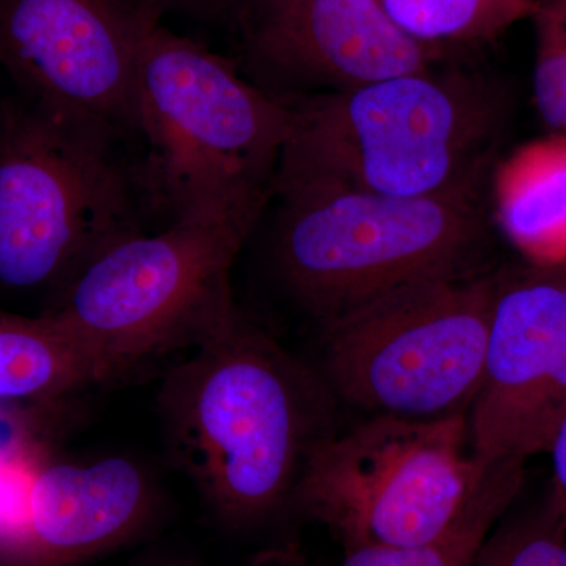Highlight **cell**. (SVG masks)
Instances as JSON below:
<instances>
[{
  "mask_svg": "<svg viewBox=\"0 0 566 566\" xmlns=\"http://www.w3.org/2000/svg\"><path fill=\"white\" fill-rule=\"evenodd\" d=\"M327 390L238 311L166 375L158 403L178 464L241 526L293 495L308 453L333 434Z\"/></svg>",
  "mask_w": 566,
  "mask_h": 566,
  "instance_id": "obj_1",
  "label": "cell"
},
{
  "mask_svg": "<svg viewBox=\"0 0 566 566\" xmlns=\"http://www.w3.org/2000/svg\"><path fill=\"white\" fill-rule=\"evenodd\" d=\"M292 128L274 193L300 188L424 197L482 185L504 126L485 77L431 69L285 98Z\"/></svg>",
  "mask_w": 566,
  "mask_h": 566,
  "instance_id": "obj_2",
  "label": "cell"
},
{
  "mask_svg": "<svg viewBox=\"0 0 566 566\" xmlns=\"http://www.w3.org/2000/svg\"><path fill=\"white\" fill-rule=\"evenodd\" d=\"M134 114L153 214L259 222L292 128L285 98L158 22L142 44Z\"/></svg>",
  "mask_w": 566,
  "mask_h": 566,
  "instance_id": "obj_3",
  "label": "cell"
},
{
  "mask_svg": "<svg viewBox=\"0 0 566 566\" xmlns=\"http://www.w3.org/2000/svg\"><path fill=\"white\" fill-rule=\"evenodd\" d=\"M126 134L21 96L0 103V285L61 296L153 214Z\"/></svg>",
  "mask_w": 566,
  "mask_h": 566,
  "instance_id": "obj_4",
  "label": "cell"
},
{
  "mask_svg": "<svg viewBox=\"0 0 566 566\" xmlns=\"http://www.w3.org/2000/svg\"><path fill=\"white\" fill-rule=\"evenodd\" d=\"M523 474L524 461L488 464L472 452L468 416H370L311 450L293 497L345 551L419 546L509 509Z\"/></svg>",
  "mask_w": 566,
  "mask_h": 566,
  "instance_id": "obj_5",
  "label": "cell"
},
{
  "mask_svg": "<svg viewBox=\"0 0 566 566\" xmlns=\"http://www.w3.org/2000/svg\"><path fill=\"white\" fill-rule=\"evenodd\" d=\"M483 188L424 197L326 188L275 193V268L322 322L405 283L475 273L486 238Z\"/></svg>",
  "mask_w": 566,
  "mask_h": 566,
  "instance_id": "obj_6",
  "label": "cell"
},
{
  "mask_svg": "<svg viewBox=\"0 0 566 566\" xmlns=\"http://www.w3.org/2000/svg\"><path fill=\"white\" fill-rule=\"evenodd\" d=\"M255 226L178 221L125 238L92 260L46 315L92 357L103 381L197 348L238 314L230 271Z\"/></svg>",
  "mask_w": 566,
  "mask_h": 566,
  "instance_id": "obj_7",
  "label": "cell"
},
{
  "mask_svg": "<svg viewBox=\"0 0 566 566\" xmlns=\"http://www.w3.org/2000/svg\"><path fill=\"white\" fill-rule=\"evenodd\" d=\"M495 273L405 283L324 319L329 392L370 416H468L482 386Z\"/></svg>",
  "mask_w": 566,
  "mask_h": 566,
  "instance_id": "obj_8",
  "label": "cell"
},
{
  "mask_svg": "<svg viewBox=\"0 0 566 566\" xmlns=\"http://www.w3.org/2000/svg\"><path fill=\"white\" fill-rule=\"evenodd\" d=\"M158 22L134 0H0V69L24 98L128 136L142 44Z\"/></svg>",
  "mask_w": 566,
  "mask_h": 566,
  "instance_id": "obj_9",
  "label": "cell"
},
{
  "mask_svg": "<svg viewBox=\"0 0 566 566\" xmlns=\"http://www.w3.org/2000/svg\"><path fill=\"white\" fill-rule=\"evenodd\" d=\"M566 411V264L495 271L471 449L488 464L545 453Z\"/></svg>",
  "mask_w": 566,
  "mask_h": 566,
  "instance_id": "obj_10",
  "label": "cell"
},
{
  "mask_svg": "<svg viewBox=\"0 0 566 566\" xmlns=\"http://www.w3.org/2000/svg\"><path fill=\"white\" fill-rule=\"evenodd\" d=\"M248 59L264 91L281 96L346 91L433 66L378 0H252Z\"/></svg>",
  "mask_w": 566,
  "mask_h": 566,
  "instance_id": "obj_11",
  "label": "cell"
},
{
  "mask_svg": "<svg viewBox=\"0 0 566 566\" xmlns=\"http://www.w3.org/2000/svg\"><path fill=\"white\" fill-rule=\"evenodd\" d=\"M151 512V491L125 458L36 469L28 531L14 566H73L136 534Z\"/></svg>",
  "mask_w": 566,
  "mask_h": 566,
  "instance_id": "obj_12",
  "label": "cell"
},
{
  "mask_svg": "<svg viewBox=\"0 0 566 566\" xmlns=\"http://www.w3.org/2000/svg\"><path fill=\"white\" fill-rule=\"evenodd\" d=\"M493 219L524 262L566 264V136L527 142L499 164L491 180Z\"/></svg>",
  "mask_w": 566,
  "mask_h": 566,
  "instance_id": "obj_13",
  "label": "cell"
},
{
  "mask_svg": "<svg viewBox=\"0 0 566 566\" xmlns=\"http://www.w3.org/2000/svg\"><path fill=\"white\" fill-rule=\"evenodd\" d=\"M103 382L99 368L46 314H0V405L55 403Z\"/></svg>",
  "mask_w": 566,
  "mask_h": 566,
  "instance_id": "obj_14",
  "label": "cell"
},
{
  "mask_svg": "<svg viewBox=\"0 0 566 566\" xmlns=\"http://www.w3.org/2000/svg\"><path fill=\"white\" fill-rule=\"evenodd\" d=\"M394 24L417 43H488L531 20L536 0H378Z\"/></svg>",
  "mask_w": 566,
  "mask_h": 566,
  "instance_id": "obj_15",
  "label": "cell"
},
{
  "mask_svg": "<svg viewBox=\"0 0 566 566\" xmlns=\"http://www.w3.org/2000/svg\"><path fill=\"white\" fill-rule=\"evenodd\" d=\"M472 566H566V526L546 501L491 532Z\"/></svg>",
  "mask_w": 566,
  "mask_h": 566,
  "instance_id": "obj_16",
  "label": "cell"
},
{
  "mask_svg": "<svg viewBox=\"0 0 566 566\" xmlns=\"http://www.w3.org/2000/svg\"><path fill=\"white\" fill-rule=\"evenodd\" d=\"M506 509L495 506L449 535L419 546H363L345 551L340 566H472Z\"/></svg>",
  "mask_w": 566,
  "mask_h": 566,
  "instance_id": "obj_17",
  "label": "cell"
},
{
  "mask_svg": "<svg viewBox=\"0 0 566 566\" xmlns=\"http://www.w3.org/2000/svg\"><path fill=\"white\" fill-rule=\"evenodd\" d=\"M534 98L551 132L566 136V0H536Z\"/></svg>",
  "mask_w": 566,
  "mask_h": 566,
  "instance_id": "obj_18",
  "label": "cell"
},
{
  "mask_svg": "<svg viewBox=\"0 0 566 566\" xmlns=\"http://www.w3.org/2000/svg\"><path fill=\"white\" fill-rule=\"evenodd\" d=\"M553 464V480L547 504L566 526V411L554 428L546 452Z\"/></svg>",
  "mask_w": 566,
  "mask_h": 566,
  "instance_id": "obj_19",
  "label": "cell"
},
{
  "mask_svg": "<svg viewBox=\"0 0 566 566\" xmlns=\"http://www.w3.org/2000/svg\"><path fill=\"white\" fill-rule=\"evenodd\" d=\"M142 9L150 11L153 17L161 20L167 11H182L189 14H205V17H214V14L227 13V11H245L251 6L252 0H134Z\"/></svg>",
  "mask_w": 566,
  "mask_h": 566,
  "instance_id": "obj_20",
  "label": "cell"
},
{
  "mask_svg": "<svg viewBox=\"0 0 566 566\" xmlns=\"http://www.w3.org/2000/svg\"><path fill=\"white\" fill-rule=\"evenodd\" d=\"M248 566H312L307 558L292 546L268 549L252 558Z\"/></svg>",
  "mask_w": 566,
  "mask_h": 566,
  "instance_id": "obj_21",
  "label": "cell"
},
{
  "mask_svg": "<svg viewBox=\"0 0 566 566\" xmlns=\"http://www.w3.org/2000/svg\"><path fill=\"white\" fill-rule=\"evenodd\" d=\"M10 406L13 405H0V419L3 415L9 411ZM36 424L29 420L28 417L14 423L13 427L7 428L6 431L0 433V453L6 452L11 446L18 444L22 439L31 438V436L39 434L35 430Z\"/></svg>",
  "mask_w": 566,
  "mask_h": 566,
  "instance_id": "obj_22",
  "label": "cell"
}]
</instances>
